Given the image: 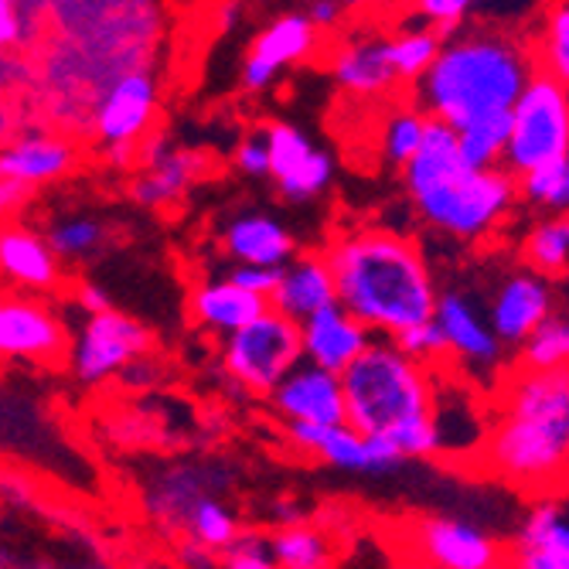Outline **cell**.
<instances>
[{"label":"cell","instance_id":"1","mask_svg":"<svg viewBox=\"0 0 569 569\" xmlns=\"http://www.w3.org/2000/svg\"><path fill=\"white\" fill-rule=\"evenodd\" d=\"M325 260L335 277V300L372 335L430 321L437 283L420 246L389 229L341 232Z\"/></svg>","mask_w":569,"mask_h":569},{"label":"cell","instance_id":"2","mask_svg":"<svg viewBox=\"0 0 569 569\" xmlns=\"http://www.w3.org/2000/svg\"><path fill=\"white\" fill-rule=\"evenodd\" d=\"M402 184L417 216L457 242L485 239L519 201L515 174L501 164H463L457 153V130L437 117H427L417 153L402 164Z\"/></svg>","mask_w":569,"mask_h":569},{"label":"cell","instance_id":"3","mask_svg":"<svg viewBox=\"0 0 569 569\" xmlns=\"http://www.w3.org/2000/svg\"><path fill=\"white\" fill-rule=\"evenodd\" d=\"M536 69V48L519 34L450 28L417 79V107L457 130L481 113L508 110Z\"/></svg>","mask_w":569,"mask_h":569},{"label":"cell","instance_id":"4","mask_svg":"<svg viewBox=\"0 0 569 569\" xmlns=\"http://www.w3.org/2000/svg\"><path fill=\"white\" fill-rule=\"evenodd\" d=\"M488 468L511 488L552 495L569 460V372L522 369L501 396V417L488 433Z\"/></svg>","mask_w":569,"mask_h":569},{"label":"cell","instance_id":"5","mask_svg":"<svg viewBox=\"0 0 569 569\" xmlns=\"http://www.w3.org/2000/svg\"><path fill=\"white\" fill-rule=\"evenodd\" d=\"M345 396V423L366 437H386L399 423L430 417L437 376L386 341H369L355 361L338 372Z\"/></svg>","mask_w":569,"mask_h":569},{"label":"cell","instance_id":"6","mask_svg":"<svg viewBox=\"0 0 569 569\" xmlns=\"http://www.w3.org/2000/svg\"><path fill=\"white\" fill-rule=\"evenodd\" d=\"M508 143L501 168L508 174H526L546 161L569 158V92L566 82L546 69H536L522 92L508 107Z\"/></svg>","mask_w":569,"mask_h":569},{"label":"cell","instance_id":"7","mask_svg":"<svg viewBox=\"0 0 569 569\" xmlns=\"http://www.w3.org/2000/svg\"><path fill=\"white\" fill-rule=\"evenodd\" d=\"M303 358L300 325L283 318L280 310L267 307L239 331L226 335L222 366L249 392L270 396V389Z\"/></svg>","mask_w":569,"mask_h":569},{"label":"cell","instance_id":"8","mask_svg":"<svg viewBox=\"0 0 569 569\" xmlns=\"http://www.w3.org/2000/svg\"><path fill=\"white\" fill-rule=\"evenodd\" d=\"M147 351H150V331L140 321L110 307L99 310V315H89V321L79 328V338L72 345V369L79 382L99 386L120 376Z\"/></svg>","mask_w":569,"mask_h":569},{"label":"cell","instance_id":"9","mask_svg":"<svg viewBox=\"0 0 569 569\" xmlns=\"http://www.w3.org/2000/svg\"><path fill=\"white\" fill-rule=\"evenodd\" d=\"M69 335L62 318L34 293L0 290V361H48L62 358Z\"/></svg>","mask_w":569,"mask_h":569},{"label":"cell","instance_id":"10","mask_svg":"<svg viewBox=\"0 0 569 569\" xmlns=\"http://www.w3.org/2000/svg\"><path fill=\"white\" fill-rule=\"evenodd\" d=\"M153 120H158V79L143 69L117 76L92 107V130L102 147H140L153 130Z\"/></svg>","mask_w":569,"mask_h":569},{"label":"cell","instance_id":"11","mask_svg":"<svg viewBox=\"0 0 569 569\" xmlns=\"http://www.w3.org/2000/svg\"><path fill=\"white\" fill-rule=\"evenodd\" d=\"M556 310V290L552 280L536 270H515L508 273L488 307V325L501 348H519L526 335L546 321Z\"/></svg>","mask_w":569,"mask_h":569},{"label":"cell","instance_id":"12","mask_svg":"<svg viewBox=\"0 0 569 569\" xmlns=\"http://www.w3.org/2000/svg\"><path fill=\"white\" fill-rule=\"evenodd\" d=\"M417 559L440 569H495L505 562L501 546L463 519H423L412 532Z\"/></svg>","mask_w":569,"mask_h":569},{"label":"cell","instance_id":"13","mask_svg":"<svg viewBox=\"0 0 569 569\" xmlns=\"http://www.w3.org/2000/svg\"><path fill=\"white\" fill-rule=\"evenodd\" d=\"M433 325L443 335V345L450 355H457L468 369L495 372L501 366V341L495 338L491 325L478 315V307L468 293H437L433 303Z\"/></svg>","mask_w":569,"mask_h":569},{"label":"cell","instance_id":"14","mask_svg":"<svg viewBox=\"0 0 569 569\" xmlns=\"http://www.w3.org/2000/svg\"><path fill=\"white\" fill-rule=\"evenodd\" d=\"M270 396L283 420L345 423V396H341L338 372H328L307 358L297 361V366L270 389Z\"/></svg>","mask_w":569,"mask_h":569},{"label":"cell","instance_id":"15","mask_svg":"<svg viewBox=\"0 0 569 569\" xmlns=\"http://www.w3.org/2000/svg\"><path fill=\"white\" fill-rule=\"evenodd\" d=\"M369 341H372V331L355 315H348L338 300L325 303L321 310H315V315H307L300 321L303 358L328 372H341L348 361H355L361 351H366Z\"/></svg>","mask_w":569,"mask_h":569},{"label":"cell","instance_id":"16","mask_svg":"<svg viewBox=\"0 0 569 569\" xmlns=\"http://www.w3.org/2000/svg\"><path fill=\"white\" fill-rule=\"evenodd\" d=\"M137 164H143V174L133 181V198L147 209H168L174 198H181L191 181L201 174L204 161L191 150H174L161 137H143L137 147Z\"/></svg>","mask_w":569,"mask_h":569},{"label":"cell","instance_id":"17","mask_svg":"<svg viewBox=\"0 0 569 569\" xmlns=\"http://www.w3.org/2000/svg\"><path fill=\"white\" fill-rule=\"evenodd\" d=\"M76 168V147L59 133H18L0 143V178H11L24 188L51 184Z\"/></svg>","mask_w":569,"mask_h":569},{"label":"cell","instance_id":"18","mask_svg":"<svg viewBox=\"0 0 569 569\" xmlns=\"http://www.w3.org/2000/svg\"><path fill=\"white\" fill-rule=\"evenodd\" d=\"M515 566L526 569H569V519L562 495H536L515 539Z\"/></svg>","mask_w":569,"mask_h":569},{"label":"cell","instance_id":"19","mask_svg":"<svg viewBox=\"0 0 569 569\" xmlns=\"http://www.w3.org/2000/svg\"><path fill=\"white\" fill-rule=\"evenodd\" d=\"M0 277L24 293H48L62 283L59 256L28 226L0 229Z\"/></svg>","mask_w":569,"mask_h":569},{"label":"cell","instance_id":"20","mask_svg":"<svg viewBox=\"0 0 569 569\" xmlns=\"http://www.w3.org/2000/svg\"><path fill=\"white\" fill-rule=\"evenodd\" d=\"M267 303L297 325L307 315L321 310L325 303H335V277L325 252H300V256L293 252L280 267V280L267 297Z\"/></svg>","mask_w":569,"mask_h":569},{"label":"cell","instance_id":"21","mask_svg":"<svg viewBox=\"0 0 569 569\" xmlns=\"http://www.w3.org/2000/svg\"><path fill=\"white\" fill-rule=\"evenodd\" d=\"M226 256L236 263H260V267H283L297 252L293 236L287 226L263 212H246L229 222L222 236Z\"/></svg>","mask_w":569,"mask_h":569},{"label":"cell","instance_id":"22","mask_svg":"<svg viewBox=\"0 0 569 569\" xmlns=\"http://www.w3.org/2000/svg\"><path fill=\"white\" fill-rule=\"evenodd\" d=\"M267 297L252 293L232 280H216V283H201L191 297V315L201 328H209L216 335H232L252 318H260L267 310Z\"/></svg>","mask_w":569,"mask_h":569},{"label":"cell","instance_id":"23","mask_svg":"<svg viewBox=\"0 0 569 569\" xmlns=\"http://www.w3.org/2000/svg\"><path fill=\"white\" fill-rule=\"evenodd\" d=\"M331 72L338 86L355 96H382L396 86L389 66V44L382 38H355L331 56Z\"/></svg>","mask_w":569,"mask_h":569},{"label":"cell","instance_id":"24","mask_svg":"<svg viewBox=\"0 0 569 569\" xmlns=\"http://www.w3.org/2000/svg\"><path fill=\"white\" fill-rule=\"evenodd\" d=\"M290 440L321 457L328 468L348 471V475H369V453H366V433H358L348 423H307V420H287Z\"/></svg>","mask_w":569,"mask_h":569},{"label":"cell","instance_id":"25","mask_svg":"<svg viewBox=\"0 0 569 569\" xmlns=\"http://www.w3.org/2000/svg\"><path fill=\"white\" fill-rule=\"evenodd\" d=\"M318 28L307 21V14H283L277 18L270 28H263L256 34L249 56L260 59L263 66H270L273 72L307 62L318 51Z\"/></svg>","mask_w":569,"mask_h":569},{"label":"cell","instance_id":"26","mask_svg":"<svg viewBox=\"0 0 569 569\" xmlns=\"http://www.w3.org/2000/svg\"><path fill=\"white\" fill-rule=\"evenodd\" d=\"M212 495L209 485H204L201 471H168L158 485L147 491V511L158 522H164L168 529H184L188 511L194 508L198 498Z\"/></svg>","mask_w":569,"mask_h":569},{"label":"cell","instance_id":"27","mask_svg":"<svg viewBox=\"0 0 569 569\" xmlns=\"http://www.w3.org/2000/svg\"><path fill=\"white\" fill-rule=\"evenodd\" d=\"M508 110H491L457 127V153L471 168H498L508 143Z\"/></svg>","mask_w":569,"mask_h":569},{"label":"cell","instance_id":"28","mask_svg":"<svg viewBox=\"0 0 569 569\" xmlns=\"http://www.w3.org/2000/svg\"><path fill=\"white\" fill-rule=\"evenodd\" d=\"M526 263H529V270H536V273H542L549 280L566 277V267H569V222H566V212H552L549 219H542L529 232Z\"/></svg>","mask_w":569,"mask_h":569},{"label":"cell","instance_id":"29","mask_svg":"<svg viewBox=\"0 0 569 569\" xmlns=\"http://www.w3.org/2000/svg\"><path fill=\"white\" fill-rule=\"evenodd\" d=\"M273 562L283 569H325L335 559V546L325 532L310 526H287L273 539Z\"/></svg>","mask_w":569,"mask_h":569},{"label":"cell","instance_id":"30","mask_svg":"<svg viewBox=\"0 0 569 569\" xmlns=\"http://www.w3.org/2000/svg\"><path fill=\"white\" fill-rule=\"evenodd\" d=\"M519 351H522V369H536V372L566 369V361H569V321L559 315V310H552L546 321H539L526 335Z\"/></svg>","mask_w":569,"mask_h":569},{"label":"cell","instance_id":"31","mask_svg":"<svg viewBox=\"0 0 569 569\" xmlns=\"http://www.w3.org/2000/svg\"><path fill=\"white\" fill-rule=\"evenodd\" d=\"M440 38H443V31L430 24V28H409L399 38L386 41L396 82H417L430 69L437 48H440Z\"/></svg>","mask_w":569,"mask_h":569},{"label":"cell","instance_id":"32","mask_svg":"<svg viewBox=\"0 0 569 569\" xmlns=\"http://www.w3.org/2000/svg\"><path fill=\"white\" fill-rule=\"evenodd\" d=\"M515 184H519V194L529 204H536V209L566 212L569 209V158L546 161V164L519 174Z\"/></svg>","mask_w":569,"mask_h":569},{"label":"cell","instance_id":"33","mask_svg":"<svg viewBox=\"0 0 569 569\" xmlns=\"http://www.w3.org/2000/svg\"><path fill=\"white\" fill-rule=\"evenodd\" d=\"M184 532L219 552V549L239 532V522H236V515H232L229 505H222V501L212 498V495H204V498H198L194 508L188 511Z\"/></svg>","mask_w":569,"mask_h":569},{"label":"cell","instance_id":"34","mask_svg":"<svg viewBox=\"0 0 569 569\" xmlns=\"http://www.w3.org/2000/svg\"><path fill=\"white\" fill-rule=\"evenodd\" d=\"M536 66L552 72L562 82L569 79V4L566 0H556L546 11V24H542L539 48H536Z\"/></svg>","mask_w":569,"mask_h":569},{"label":"cell","instance_id":"35","mask_svg":"<svg viewBox=\"0 0 569 569\" xmlns=\"http://www.w3.org/2000/svg\"><path fill=\"white\" fill-rule=\"evenodd\" d=\"M423 123H427V113L412 102V107H402V110H392L382 123V153L392 161V164H406L412 153H417L420 140H423Z\"/></svg>","mask_w":569,"mask_h":569},{"label":"cell","instance_id":"36","mask_svg":"<svg viewBox=\"0 0 569 569\" xmlns=\"http://www.w3.org/2000/svg\"><path fill=\"white\" fill-rule=\"evenodd\" d=\"M331 178H335V164H331L328 153L310 150L293 171H287L283 178H277V184H280V191L290 201H310V198H318L331 184Z\"/></svg>","mask_w":569,"mask_h":569},{"label":"cell","instance_id":"37","mask_svg":"<svg viewBox=\"0 0 569 569\" xmlns=\"http://www.w3.org/2000/svg\"><path fill=\"white\" fill-rule=\"evenodd\" d=\"M263 137H267V153H270V178H283L307 158L310 150H315L310 137L290 123H270L263 130Z\"/></svg>","mask_w":569,"mask_h":569},{"label":"cell","instance_id":"38","mask_svg":"<svg viewBox=\"0 0 569 569\" xmlns=\"http://www.w3.org/2000/svg\"><path fill=\"white\" fill-rule=\"evenodd\" d=\"M99 242H102V226L86 216L62 219L48 232V246L59 260H82V256H89Z\"/></svg>","mask_w":569,"mask_h":569},{"label":"cell","instance_id":"39","mask_svg":"<svg viewBox=\"0 0 569 569\" xmlns=\"http://www.w3.org/2000/svg\"><path fill=\"white\" fill-rule=\"evenodd\" d=\"M219 566L226 569H273V546L260 532H236L222 549H219Z\"/></svg>","mask_w":569,"mask_h":569},{"label":"cell","instance_id":"40","mask_svg":"<svg viewBox=\"0 0 569 569\" xmlns=\"http://www.w3.org/2000/svg\"><path fill=\"white\" fill-rule=\"evenodd\" d=\"M392 345H396L399 351H406L409 358L423 361V366H430V361H437L440 355H447L443 335H440V328L433 325V318H430V321H420V325H409V328H402V331H396V335H392Z\"/></svg>","mask_w":569,"mask_h":569},{"label":"cell","instance_id":"41","mask_svg":"<svg viewBox=\"0 0 569 569\" xmlns=\"http://www.w3.org/2000/svg\"><path fill=\"white\" fill-rule=\"evenodd\" d=\"M478 4H485V0H409V8L440 31L460 28Z\"/></svg>","mask_w":569,"mask_h":569},{"label":"cell","instance_id":"42","mask_svg":"<svg viewBox=\"0 0 569 569\" xmlns=\"http://www.w3.org/2000/svg\"><path fill=\"white\" fill-rule=\"evenodd\" d=\"M236 168L246 178H270V153L263 133H246L236 147Z\"/></svg>","mask_w":569,"mask_h":569},{"label":"cell","instance_id":"43","mask_svg":"<svg viewBox=\"0 0 569 569\" xmlns=\"http://www.w3.org/2000/svg\"><path fill=\"white\" fill-rule=\"evenodd\" d=\"M226 280H232V283H239V287L252 290V293H260V297H270V293H273V287H277V280H280V267L236 263V267L229 270V277H226Z\"/></svg>","mask_w":569,"mask_h":569},{"label":"cell","instance_id":"44","mask_svg":"<svg viewBox=\"0 0 569 569\" xmlns=\"http://www.w3.org/2000/svg\"><path fill=\"white\" fill-rule=\"evenodd\" d=\"M24 41L21 0H0V51H14Z\"/></svg>","mask_w":569,"mask_h":569},{"label":"cell","instance_id":"45","mask_svg":"<svg viewBox=\"0 0 569 569\" xmlns=\"http://www.w3.org/2000/svg\"><path fill=\"white\" fill-rule=\"evenodd\" d=\"M31 198V188L11 181V178H0V226H4L8 219H14L24 204Z\"/></svg>","mask_w":569,"mask_h":569},{"label":"cell","instance_id":"46","mask_svg":"<svg viewBox=\"0 0 569 569\" xmlns=\"http://www.w3.org/2000/svg\"><path fill=\"white\" fill-rule=\"evenodd\" d=\"M178 559H181L184 566H198V569H212V566H219V552L209 549L204 542H198L194 536H188V539L181 542Z\"/></svg>","mask_w":569,"mask_h":569},{"label":"cell","instance_id":"47","mask_svg":"<svg viewBox=\"0 0 569 569\" xmlns=\"http://www.w3.org/2000/svg\"><path fill=\"white\" fill-rule=\"evenodd\" d=\"M273 79H277V72H273L270 66H263L260 59L246 56V62H242V89H249V92H263V89H270Z\"/></svg>","mask_w":569,"mask_h":569},{"label":"cell","instance_id":"48","mask_svg":"<svg viewBox=\"0 0 569 569\" xmlns=\"http://www.w3.org/2000/svg\"><path fill=\"white\" fill-rule=\"evenodd\" d=\"M341 11H345L341 0H315V4L307 8V21L318 31H331L341 21Z\"/></svg>","mask_w":569,"mask_h":569},{"label":"cell","instance_id":"49","mask_svg":"<svg viewBox=\"0 0 569 569\" xmlns=\"http://www.w3.org/2000/svg\"><path fill=\"white\" fill-rule=\"evenodd\" d=\"M79 307L86 310V315H99V310H110V293L96 287V283H82L79 287Z\"/></svg>","mask_w":569,"mask_h":569},{"label":"cell","instance_id":"50","mask_svg":"<svg viewBox=\"0 0 569 569\" xmlns=\"http://www.w3.org/2000/svg\"><path fill=\"white\" fill-rule=\"evenodd\" d=\"M219 28L222 31H232L236 21H239V0H226V4H219V14H216Z\"/></svg>","mask_w":569,"mask_h":569},{"label":"cell","instance_id":"51","mask_svg":"<svg viewBox=\"0 0 569 569\" xmlns=\"http://www.w3.org/2000/svg\"><path fill=\"white\" fill-rule=\"evenodd\" d=\"M11 137V113H8V102H4V89H0V143Z\"/></svg>","mask_w":569,"mask_h":569},{"label":"cell","instance_id":"52","mask_svg":"<svg viewBox=\"0 0 569 569\" xmlns=\"http://www.w3.org/2000/svg\"><path fill=\"white\" fill-rule=\"evenodd\" d=\"M369 4H372V0H341L345 11H358V8H369Z\"/></svg>","mask_w":569,"mask_h":569}]
</instances>
